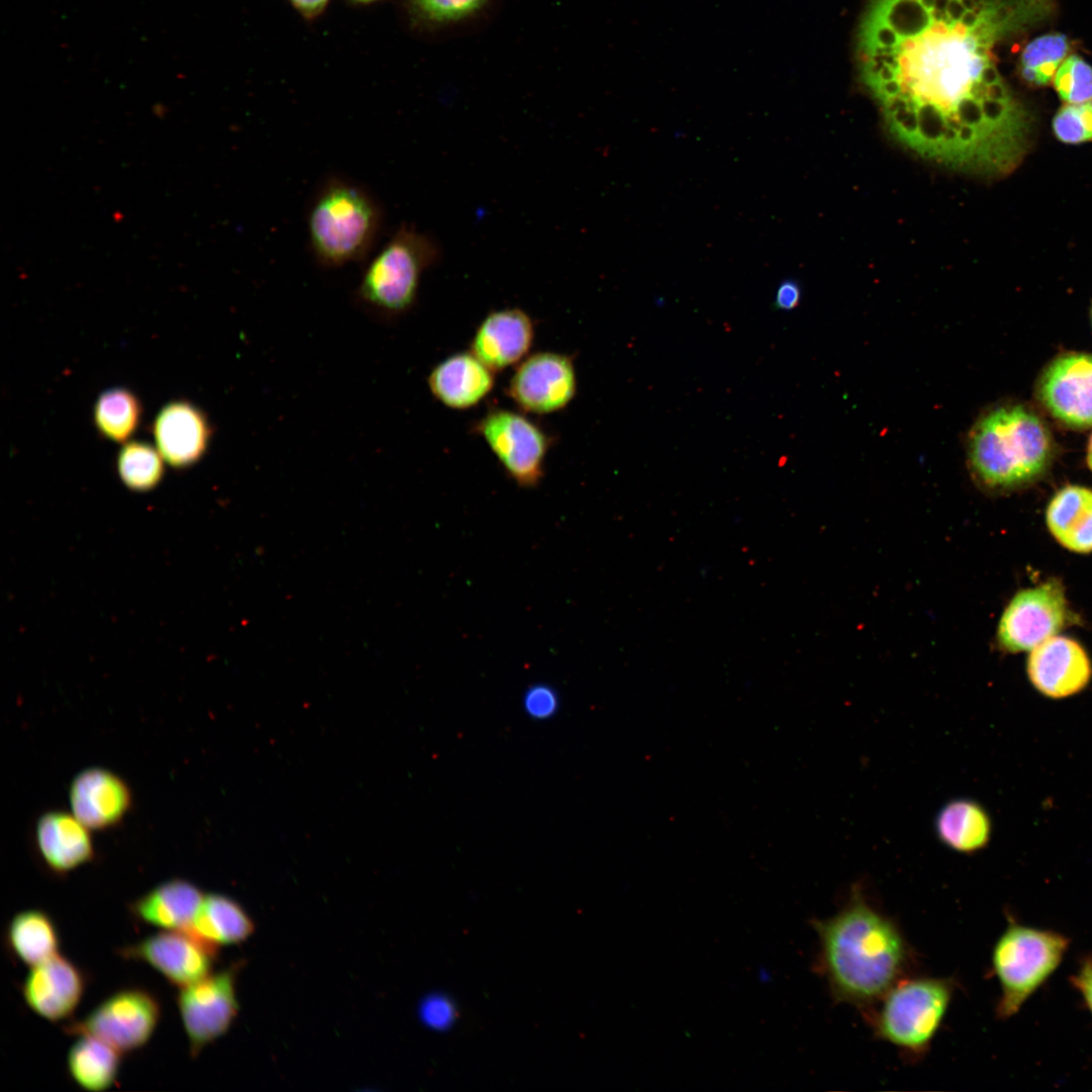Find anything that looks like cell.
<instances>
[{
  "instance_id": "34",
  "label": "cell",
  "mask_w": 1092,
  "mask_h": 1092,
  "mask_svg": "<svg viewBox=\"0 0 1092 1092\" xmlns=\"http://www.w3.org/2000/svg\"><path fill=\"white\" fill-rule=\"evenodd\" d=\"M523 706L526 714L534 720H547L558 711L559 698L550 686L538 684L527 689Z\"/></svg>"
},
{
  "instance_id": "25",
  "label": "cell",
  "mask_w": 1092,
  "mask_h": 1092,
  "mask_svg": "<svg viewBox=\"0 0 1092 1092\" xmlns=\"http://www.w3.org/2000/svg\"><path fill=\"white\" fill-rule=\"evenodd\" d=\"M254 929L252 919L237 901L221 894H207L187 930L218 947L246 940Z\"/></svg>"
},
{
  "instance_id": "8",
  "label": "cell",
  "mask_w": 1092,
  "mask_h": 1092,
  "mask_svg": "<svg viewBox=\"0 0 1092 1092\" xmlns=\"http://www.w3.org/2000/svg\"><path fill=\"white\" fill-rule=\"evenodd\" d=\"M160 1018L161 1005L155 995L143 988H125L108 996L64 1030L70 1035L96 1037L126 1054L148 1043Z\"/></svg>"
},
{
  "instance_id": "40",
  "label": "cell",
  "mask_w": 1092,
  "mask_h": 1092,
  "mask_svg": "<svg viewBox=\"0 0 1092 1092\" xmlns=\"http://www.w3.org/2000/svg\"><path fill=\"white\" fill-rule=\"evenodd\" d=\"M1020 74L1023 80L1027 83L1034 86H1040L1038 74L1035 69L1021 66Z\"/></svg>"
},
{
  "instance_id": "33",
  "label": "cell",
  "mask_w": 1092,
  "mask_h": 1092,
  "mask_svg": "<svg viewBox=\"0 0 1092 1092\" xmlns=\"http://www.w3.org/2000/svg\"><path fill=\"white\" fill-rule=\"evenodd\" d=\"M419 1016L427 1027L434 1030H446L456 1019V1009L447 996L431 994L421 1001Z\"/></svg>"
},
{
  "instance_id": "29",
  "label": "cell",
  "mask_w": 1092,
  "mask_h": 1092,
  "mask_svg": "<svg viewBox=\"0 0 1092 1092\" xmlns=\"http://www.w3.org/2000/svg\"><path fill=\"white\" fill-rule=\"evenodd\" d=\"M163 457L159 450L142 442L125 444L117 457V469L122 481L131 489L148 490L163 475Z\"/></svg>"
},
{
  "instance_id": "16",
  "label": "cell",
  "mask_w": 1092,
  "mask_h": 1092,
  "mask_svg": "<svg viewBox=\"0 0 1092 1092\" xmlns=\"http://www.w3.org/2000/svg\"><path fill=\"white\" fill-rule=\"evenodd\" d=\"M85 990L82 971L59 952L30 967L22 984L26 1005L51 1022L69 1018Z\"/></svg>"
},
{
  "instance_id": "15",
  "label": "cell",
  "mask_w": 1092,
  "mask_h": 1092,
  "mask_svg": "<svg viewBox=\"0 0 1092 1092\" xmlns=\"http://www.w3.org/2000/svg\"><path fill=\"white\" fill-rule=\"evenodd\" d=\"M1026 673L1042 696L1061 700L1082 692L1092 678V662L1080 642L1057 634L1028 651Z\"/></svg>"
},
{
  "instance_id": "14",
  "label": "cell",
  "mask_w": 1092,
  "mask_h": 1092,
  "mask_svg": "<svg viewBox=\"0 0 1092 1092\" xmlns=\"http://www.w3.org/2000/svg\"><path fill=\"white\" fill-rule=\"evenodd\" d=\"M1038 395L1054 418L1076 429L1092 427V355L1068 353L1044 370Z\"/></svg>"
},
{
  "instance_id": "35",
  "label": "cell",
  "mask_w": 1092,
  "mask_h": 1092,
  "mask_svg": "<svg viewBox=\"0 0 1092 1092\" xmlns=\"http://www.w3.org/2000/svg\"><path fill=\"white\" fill-rule=\"evenodd\" d=\"M1072 81L1066 102L1079 104L1092 101V67L1079 56L1070 57Z\"/></svg>"
},
{
  "instance_id": "37",
  "label": "cell",
  "mask_w": 1092,
  "mask_h": 1092,
  "mask_svg": "<svg viewBox=\"0 0 1092 1092\" xmlns=\"http://www.w3.org/2000/svg\"><path fill=\"white\" fill-rule=\"evenodd\" d=\"M800 298L801 289L799 284L793 280H786L777 290L775 304L780 309L789 310L799 304Z\"/></svg>"
},
{
  "instance_id": "13",
  "label": "cell",
  "mask_w": 1092,
  "mask_h": 1092,
  "mask_svg": "<svg viewBox=\"0 0 1092 1092\" xmlns=\"http://www.w3.org/2000/svg\"><path fill=\"white\" fill-rule=\"evenodd\" d=\"M577 379L572 358L544 351L521 361L508 386L509 397L525 413L548 415L574 398Z\"/></svg>"
},
{
  "instance_id": "30",
  "label": "cell",
  "mask_w": 1092,
  "mask_h": 1092,
  "mask_svg": "<svg viewBox=\"0 0 1092 1092\" xmlns=\"http://www.w3.org/2000/svg\"><path fill=\"white\" fill-rule=\"evenodd\" d=\"M1056 138L1069 145L1092 140V101L1067 104L1059 109L1053 119Z\"/></svg>"
},
{
  "instance_id": "42",
  "label": "cell",
  "mask_w": 1092,
  "mask_h": 1092,
  "mask_svg": "<svg viewBox=\"0 0 1092 1092\" xmlns=\"http://www.w3.org/2000/svg\"><path fill=\"white\" fill-rule=\"evenodd\" d=\"M356 1H359V2H371V1H374V0H356Z\"/></svg>"
},
{
  "instance_id": "27",
  "label": "cell",
  "mask_w": 1092,
  "mask_h": 1092,
  "mask_svg": "<svg viewBox=\"0 0 1092 1092\" xmlns=\"http://www.w3.org/2000/svg\"><path fill=\"white\" fill-rule=\"evenodd\" d=\"M9 949L21 963L32 967L59 952L60 936L51 916L40 909L16 913L6 929Z\"/></svg>"
},
{
  "instance_id": "39",
  "label": "cell",
  "mask_w": 1092,
  "mask_h": 1092,
  "mask_svg": "<svg viewBox=\"0 0 1092 1092\" xmlns=\"http://www.w3.org/2000/svg\"><path fill=\"white\" fill-rule=\"evenodd\" d=\"M302 13L312 15L326 6L329 0H290Z\"/></svg>"
},
{
  "instance_id": "43",
  "label": "cell",
  "mask_w": 1092,
  "mask_h": 1092,
  "mask_svg": "<svg viewBox=\"0 0 1092 1092\" xmlns=\"http://www.w3.org/2000/svg\"><path fill=\"white\" fill-rule=\"evenodd\" d=\"M992 65H993V66H994V67L996 68V66L994 65V63H993ZM996 69H997V68H996ZM997 71H998V70H997ZM998 73H999V72H998ZM999 77H1000V80H1002V78H1001L1000 74H999Z\"/></svg>"
},
{
  "instance_id": "12",
  "label": "cell",
  "mask_w": 1092,
  "mask_h": 1092,
  "mask_svg": "<svg viewBox=\"0 0 1092 1092\" xmlns=\"http://www.w3.org/2000/svg\"><path fill=\"white\" fill-rule=\"evenodd\" d=\"M217 953L218 947L187 929L161 930L118 950L125 960L151 966L179 989L209 975Z\"/></svg>"
},
{
  "instance_id": "19",
  "label": "cell",
  "mask_w": 1092,
  "mask_h": 1092,
  "mask_svg": "<svg viewBox=\"0 0 1092 1092\" xmlns=\"http://www.w3.org/2000/svg\"><path fill=\"white\" fill-rule=\"evenodd\" d=\"M157 449L174 467L194 464L207 451L212 428L206 415L187 401H174L158 414L154 427Z\"/></svg>"
},
{
  "instance_id": "26",
  "label": "cell",
  "mask_w": 1092,
  "mask_h": 1092,
  "mask_svg": "<svg viewBox=\"0 0 1092 1092\" xmlns=\"http://www.w3.org/2000/svg\"><path fill=\"white\" fill-rule=\"evenodd\" d=\"M122 1054L108 1043L81 1035L70 1048L67 1068L73 1081L82 1089L100 1092L116 1081Z\"/></svg>"
},
{
  "instance_id": "31",
  "label": "cell",
  "mask_w": 1092,
  "mask_h": 1092,
  "mask_svg": "<svg viewBox=\"0 0 1092 1092\" xmlns=\"http://www.w3.org/2000/svg\"><path fill=\"white\" fill-rule=\"evenodd\" d=\"M487 0H412L417 14L431 23H450L475 14Z\"/></svg>"
},
{
  "instance_id": "17",
  "label": "cell",
  "mask_w": 1092,
  "mask_h": 1092,
  "mask_svg": "<svg viewBox=\"0 0 1092 1092\" xmlns=\"http://www.w3.org/2000/svg\"><path fill=\"white\" fill-rule=\"evenodd\" d=\"M131 802L127 784L102 767L80 771L69 789L72 814L90 830H105L119 824Z\"/></svg>"
},
{
  "instance_id": "5",
  "label": "cell",
  "mask_w": 1092,
  "mask_h": 1092,
  "mask_svg": "<svg viewBox=\"0 0 1092 1092\" xmlns=\"http://www.w3.org/2000/svg\"><path fill=\"white\" fill-rule=\"evenodd\" d=\"M440 259L432 236L402 222L367 260L354 299L378 318L394 321L415 307L422 276Z\"/></svg>"
},
{
  "instance_id": "6",
  "label": "cell",
  "mask_w": 1092,
  "mask_h": 1092,
  "mask_svg": "<svg viewBox=\"0 0 1092 1092\" xmlns=\"http://www.w3.org/2000/svg\"><path fill=\"white\" fill-rule=\"evenodd\" d=\"M957 987L953 978L909 975L864 1015L876 1036L915 1062L928 1053Z\"/></svg>"
},
{
  "instance_id": "9",
  "label": "cell",
  "mask_w": 1092,
  "mask_h": 1092,
  "mask_svg": "<svg viewBox=\"0 0 1092 1092\" xmlns=\"http://www.w3.org/2000/svg\"><path fill=\"white\" fill-rule=\"evenodd\" d=\"M1071 620L1063 583L1049 578L1012 597L998 623L997 644L1008 653L1029 651L1059 634Z\"/></svg>"
},
{
  "instance_id": "2",
  "label": "cell",
  "mask_w": 1092,
  "mask_h": 1092,
  "mask_svg": "<svg viewBox=\"0 0 1092 1092\" xmlns=\"http://www.w3.org/2000/svg\"><path fill=\"white\" fill-rule=\"evenodd\" d=\"M818 970L836 1002L864 1014L913 970L914 951L898 924L854 884L839 910L813 922Z\"/></svg>"
},
{
  "instance_id": "32",
  "label": "cell",
  "mask_w": 1092,
  "mask_h": 1092,
  "mask_svg": "<svg viewBox=\"0 0 1092 1092\" xmlns=\"http://www.w3.org/2000/svg\"><path fill=\"white\" fill-rule=\"evenodd\" d=\"M1069 51L1067 36L1062 33H1049L1034 38L1024 48L1021 64L1037 69L1046 63H1061Z\"/></svg>"
},
{
  "instance_id": "38",
  "label": "cell",
  "mask_w": 1092,
  "mask_h": 1092,
  "mask_svg": "<svg viewBox=\"0 0 1092 1092\" xmlns=\"http://www.w3.org/2000/svg\"><path fill=\"white\" fill-rule=\"evenodd\" d=\"M1072 81V64L1070 58L1067 59L1057 70L1055 76V87L1060 97L1066 101Z\"/></svg>"
},
{
  "instance_id": "3",
  "label": "cell",
  "mask_w": 1092,
  "mask_h": 1092,
  "mask_svg": "<svg viewBox=\"0 0 1092 1092\" xmlns=\"http://www.w3.org/2000/svg\"><path fill=\"white\" fill-rule=\"evenodd\" d=\"M308 250L324 269L368 260L383 229L384 211L363 184L331 174L317 185L306 210Z\"/></svg>"
},
{
  "instance_id": "18",
  "label": "cell",
  "mask_w": 1092,
  "mask_h": 1092,
  "mask_svg": "<svg viewBox=\"0 0 1092 1092\" xmlns=\"http://www.w3.org/2000/svg\"><path fill=\"white\" fill-rule=\"evenodd\" d=\"M534 336V323L523 309L494 310L478 325L470 352L495 373L523 361L531 350Z\"/></svg>"
},
{
  "instance_id": "24",
  "label": "cell",
  "mask_w": 1092,
  "mask_h": 1092,
  "mask_svg": "<svg viewBox=\"0 0 1092 1092\" xmlns=\"http://www.w3.org/2000/svg\"><path fill=\"white\" fill-rule=\"evenodd\" d=\"M1046 527L1060 545L1081 554L1092 552V490L1067 485L1050 500Z\"/></svg>"
},
{
  "instance_id": "23",
  "label": "cell",
  "mask_w": 1092,
  "mask_h": 1092,
  "mask_svg": "<svg viewBox=\"0 0 1092 1092\" xmlns=\"http://www.w3.org/2000/svg\"><path fill=\"white\" fill-rule=\"evenodd\" d=\"M934 833L946 848L963 854L984 849L992 835V820L988 811L970 798H954L937 811Z\"/></svg>"
},
{
  "instance_id": "28",
  "label": "cell",
  "mask_w": 1092,
  "mask_h": 1092,
  "mask_svg": "<svg viewBox=\"0 0 1092 1092\" xmlns=\"http://www.w3.org/2000/svg\"><path fill=\"white\" fill-rule=\"evenodd\" d=\"M141 412L139 399L131 391L113 388L99 396L94 407V421L103 436L124 442L135 431Z\"/></svg>"
},
{
  "instance_id": "36",
  "label": "cell",
  "mask_w": 1092,
  "mask_h": 1092,
  "mask_svg": "<svg viewBox=\"0 0 1092 1092\" xmlns=\"http://www.w3.org/2000/svg\"><path fill=\"white\" fill-rule=\"evenodd\" d=\"M1070 982L1080 993L1087 1008L1092 1014V954L1086 956L1083 959L1078 972L1070 977Z\"/></svg>"
},
{
  "instance_id": "1",
  "label": "cell",
  "mask_w": 1092,
  "mask_h": 1092,
  "mask_svg": "<svg viewBox=\"0 0 1092 1092\" xmlns=\"http://www.w3.org/2000/svg\"><path fill=\"white\" fill-rule=\"evenodd\" d=\"M989 0H871L858 31L860 79L890 138L948 170L994 179L1024 160L1029 113L993 64L1002 27Z\"/></svg>"
},
{
  "instance_id": "21",
  "label": "cell",
  "mask_w": 1092,
  "mask_h": 1092,
  "mask_svg": "<svg viewBox=\"0 0 1092 1092\" xmlns=\"http://www.w3.org/2000/svg\"><path fill=\"white\" fill-rule=\"evenodd\" d=\"M494 372L473 353L453 354L430 372L428 385L432 395L453 410H468L482 401L493 389Z\"/></svg>"
},
{
  "instance_id": "22",
  "label": "cell",
  "mask_w": 1092,
  "mask_h": 1092,
  "mask_svg": "<svg viewBox=\"0 0 1092 1092\" xmlns=\"http://www.w3.org/2000/svg\"><path fill=\"white\" fill-rule=\"evenodd\" d=\"M203 897L193 883L171 879L131 902L129 911L138 921L161 930L188 929Z\"/></svg>"
},
{
  "instance_id": "11",
  "label": "cell",
  "mask_w": 1092,
  "mask_h": 1092,
  "mask_svg": "<svg viewBox=\"0 0 1092 1092\" xmlns=\"http://www.w3.org/2000/svg\"><path fill=\"white\" fill-rule=\"evenodd\" d=\"M239 965L179 989L177 1006L192 1058L225 1034L233 1024L239 1004L236 977Z\"/></svg>"
},
{
  "instance_id": "41",
  "label": "cell",
  "mask_w": 1092,
  "mask_h": 1092,
  "mask_svg": "<svg viewBox=\"0 0 1092 1092\" xmlns=\"http://www.w3.org/2000/svg\"><path fill=\"white\" fill-rule=\"evenodd\" d=\"M1087 462H1088V465H1089L1090 469L1092 470V437L1090 439L1089 446H1088Z\"/></svg>"
},
{
  "instance_id": "20",
  "label": "cell",
  "mask_w": 1092,
  "mask_h": 1092,
  "mask_svg": "<svg viewBox=\"0 0 1092 1092\" xmlns=\"http://www.w3.org/2000/svg\"><path fill=\"white\" fill-rule=\"evenodd\" d=\"M34 842L42 862L58 875L68 874L94 856L90 829L72 812L42 814L35 824Z\"/></svg>"
},
{
  "instance_id": "7",
  "label": "cell",
  "mask_w": 1092,
  "mask_h": 1092,
  "mask_svg": "<svg viewBox=\"0 0 1092 1092\" xmlns=\"http://www.w3.org/2000/svg\"><path fill=\"white\" fill-rule=\"evenodd\" d=\"M1070 939L1054 930L1025 926L1010 919L996 940L991 957L992 971L1001 994L995 1013L1006 1020L1060 966Z\"/></svg>"
},
{
  "instance_id": "4",
  "label": "cell",
  "mask_w": 1092,
  "mask_h": 1092,
  "mask_svg": "<svg viewBox=\"0 0 1092 1092\" xmlns=\"http://www.w3.org/2000/svg\"><path fill=\"white\" fill-rule=\"evenodd\" d=\"M1052 453L1046 426L1021 405L1001 406L984 416L973 428L968 446L973 476L995 491L1035 481L1046 470Z\"/></svg>"
},
{
  "instance_id": "10",
  "label": "cell",
  "mask_w": 1092,
  "mask_h": 1092,
  "mask_svg": "<svg viewBox=\"0 0 1092 1092\" xmlns=\"http://www.w3.org/2000/svg\"><path fill=\"white\" fill-rule=\"evenodd\" d=\"M473 430L518 485L533 487L540 482L551 438L539 425L523 414L493 407Z\"/></svg>"
}]
</instances>
